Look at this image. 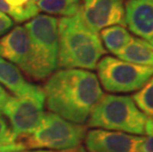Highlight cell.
<instances>
[{
	"instance_id": "6da1fadb",
	"label": "cell",
	"mask_w": 153,
	"mask_h": 152,
	"mask_svg": "<svg viewBox=\"0 0 153 152\" xmlns=\"http://www.w3.org/2000/svg\"><path fill=\"white\" fill-rule=\"evenodd\" d=\"M48 78L43 90L48 111L75 124L86 122L104 95L98 77L89 70L60 68Z\"/></svg>"
},
{
	"instance_id": "7a4b0ae2",
	"label": "cell",
	"mask_w": 153,
	"mask_h": 152,
	"mask_svg": "<svg viewBox=\"0 0 153 152\" xmlns=\"http://www.w3.org/2000/svg\"><path fill=\"white\" fill-rule=\"evenodd\" d=\"M57 67L96 69L107 53L100 35L88 27L78 13L58 19Z\"/></svg>"
},
{
	"instance_id": "3957f363",
	"label": "cell",
	"mask_w": 153,
	"mask_h": 152,
	"mask_svg": "<svg viewBox=\"0 0 153 152\" xmlns=\"http://www.w3.org/2000/svg\"><path fill=\"white\" fill-rule=\"evenodd\" d=\"M58 19L48 14H38L24 25L30 39L27 62L21 69L29 78L44 80L57 67Z\"/></svg>"
},
{
	"instance_id": "277c9868",
	"label": "cell",
	"mask_w": 153,
	"mask_h": 152,
	"mask_svg": "<svg viewBox=\"0 0 153 152\" xmlns=\"http://www.w3.org/2000/svg\"><path fill=\"white\" fill-rule=\"evenodd\" d=\"M147 116L137 108L129 96L103 95L93 107L87 125L90 128L120 131L131 134H145Z\"/></svg>"
},
{
	"instance_id": "5b68a950",
	"label": "cell",
	"mask_w": 153,
	"mask_h": 152,
	"mask_svg": "<svg viewBox=\"0 0 153 152\" xmlns=\"http://www.w3.org/2000/svg\"><path fill=\"white\" fill-rule=\"evenodd\" d=\"M87 128L53 113H45L39 127L32 134L18 140L23 147L40 150H66L79 146L85 138Z\"/></svg>"
},
{
	"instance_id": "8992f818",
	"label": "cell",
	"mask_w": 153,
	"mask_h": 152,
	"mask_svg": "<svg viewBox=\"0 0 153 152\" xmlns=\"http://www.w3.org/2000/svg\"><path fill=\"white\" fill-rule=\"evenodd\" d=\"M96 68L99 82L112 93L137 91L153 76V65H139L113 56L101 59Z\"/></svg>"
},
{
	"instance_id": "52a82bcc",
	"label": "cell",
	"mask_w": 153,
	"mask_h": 152,
	"mask_svg": "<svg viewBox=\"0 0 153 152\" xmlns=\"http://www.w3.org/2000/svg\"><path fill=\"white\" fill-rule=\"evenodd\" d=\"M45 99L38 97H9L2 109L8 118L12 132L20 140L32 134L44 118Z\"/></svg>"
},
{
	"instance_id": "ba28073f",
	"label": "cell",
	"mask_w": 153,
	"mask_h": 152,
	"mask_svg": "<svg viewBox=\"0 0 153 152\" xmlns=\"http://www.w3.org/2000/svg\"><path fill=\"white\" fill-rule=\"evenodd\" d=\"M77 13L97 33L111 26H126L123 0H81Z\"/></svg>"
},
{
	"instance_id": "9c48e42d",
	"label": "cell",
	"mask_w": 153,
	"mask_h": 152,
	"mask_svg": "<svg viewBox=\"0 0 153 152\" xmlns=\"http://www.w3.org/2000/svg\"><path fill=\"white\" fill-rule=\"evenodd\" d=\"M84 139L89 152H140L139 148L144 136L106 129H92L86 132Z\"/></svg>"
},
{
	"instance_id": "30bf717a",
	"label": "cell",
	"mask_w": 153,
	"mask_h": 152,
	"mask_svg": "<svg viewBox=\"0 0 153 152\" xmlns=\"http://www.w3.org/2000/svg\"><path fill=\"white\" fill-rule=\"evenodd\" d=\"M125 11L129 31L148 42L153 37V0H128Z\"/></svg>"
},
{
	"instance_id": "8fae6325",
	"label": "cell",
	"mask_w": 153,
	"mask_h": 152,
	"mask_svg": "<svg viewBox=\"0 0 153 152\" xmlns=\"http://www.w3.org/2000/svg\"><path fill=\"white\" fill-rule=\"evenodd\" d=\"M30 51V39L24 26H16L0 39V56L22 69Z\"/></svg>"
},
{
	"instance_id": "7c38bea8",
	"label": "cell",
	"mask_w": 153,
	"mask_h": 152,
	"mask_svg": "<svg viewBox=\"0 0 153 152\" xmlns=\"http://www.w3.org/2000/svg\"><path fill=\"white\" fill-rule=\"evenodd\" d=\"M0 84L15 97H38L45 99L43 88L28 82L21 69L10 61L0 57Z\"/></svg>"
},
{
	"instance_id": "4fadbf2b",
	"label": "cell",
	"mask_w": 153,
	"mask_h": 152,
	"mask_svg": "<svg viewBox=\"0 0 153 152\" xmlns=\"http://www.w3.org/2000/svg\"><path fill=\"white\" fill-rule=\"evenodd\" d=\"M115 56L118 59L139 65H153V47L149 42L131 37V41Z\"/></svg>"
},
{
	"instance_id": "5bb4252c",
	"label": "cell",
	"mask_w": 153,
	"mask_h": 152,
	"mask_svg": "<svg viewBox=\"0 0 153 152\" xmlns=\"http://www.w3.org/2000/svg\"><path fill=\"white\" fill-rule=\"evenodd\" d=\"M132 36L123 26H111L100 32V38L110 53L116 54L131 41Z\"/></svg>"
},
{
	"instance_id": "9a60e30c",
	"label": "cell",
	"mask_w": 153,
	"mask_h": 152,
	"mask_svg": "<svg viewBox=\"0 0 153 152\" xmlns=\"http://www.w3.org/2000/svg\"><path fill=\"white\" fill-rule=\"evenodd\" d=\"M81 0H37L40 11L48 15L70 17L75 15Z\"/></svg>"
},
{
	"instance_id": "2e32d148",
	"label": "cell",
	"mask_w": 153,
	"mask_h": 152,
	"mask_svg": "<svg viewBox=\"0 0 153 152\" xmlns=\"http://www.w3.org/2000/svg\"><path fill=\"white\" fill-rule=\"evenodd\" d=\"M131 98L143 114L153 119V76Z\"/></svg>"
},
{
	"instance_id": "e0dca14e",
	"label": "cell",
	"mask_w": 153,
	"mask_h": 152,
	"mask_svg": "<svg viewBox=\"0 0 153 152\" xmlns=\"http://www.w3.org/2000/svg\"><path fill=\"white\" fill-rule=\"evenodd\" d=\"M17 142L12 129L9 128L4 118L0 115V145H10Z\"/></svg>"
},
{
	"instance_id": "ac0fdd59",
	"label": "cell",
	"mask_w": 153,
	"mask_h": 152,
	"mask_svg": "<svg viewBox=\"0 0 153 152\" xmlns=\"http://www.w3.org/2000/svg\"><path fill=\"white\" fill-rule=\"evenodd\" d=\"M145 133L144 139L140 144V152H153V119H146L145 122Z\"/></svg>"
},
{
	"instance_id": "d6986e66",
	"label": "cell",
	"mask_w": 153,
	"mask_h": 152,
	"mask_svg": "<svg viewBox=\"0 0 153 152\" xmlns=\"http://www.w3.org/2000/svg\"><path fill=\"white\" fill-rule=\"evenodd\" d=\"M13 26H14V22L12 19L5 13L0 11V37L10 31Z\"/></svg>"
},
{
	"instance_id": "ffe728a7",
	"label": "cell",
	"mask_w": 153,
	"mask_h": 152,
	"mask_svg": "<svg viewBox=\"0 0 153 152\" xmlns=\"http://www.w3.org/2000/svg\"><path fill=\"white\" fill-rule=\"evenodd\" d=\"M9 94L6 92V90L3 88V86L0 84V114L2 113V109L4 107L6 101L8 100L9 98Z\"/></svg>"
},
{
	"instance_id": "44dd1931",
	"label": "cell",
	"mask_w": 153,
	"mask_h": 152,
	"mask_svg": "<svg viewBox=\"0 0 153 152\" xmlns=\"http://www.w3.org/2000/svg\"><path fill=\"white\" fill-rule=\"evenodd\" d=\"M50 152H53V151H50ZM54 152H89L86 151L82 146H77L74 148H70V149H66V150H60V151H54Z\"/></svg>"
},
{
	"instance_id": "7402d4cb",
	"label": "cell",
	"mask_w": 153,
	"mask_h": 152,
	"mask_svg": "<svg viewBox=\"0 0 153 152\" xmlns=\"http://www.w3.org/2000/svg\"><path fill=\"white\" fill-rule=\"evenodd\" d=\"M51 150H35V151H27V150H18V151H13V152H50Z\"/></svg>"
},
{
	"instance_id": "603a6c76",
	"label": "cell",
	"mask_w": 153,
	"mask_h": 152,
	"mask_svg": "<svg viewBox=\"0 0 153 152\" xmlns=\"http://www.w3.org/2000/svg\"><path fill=\"white\" fill-rule=\"evenodd\" d=\"M148 42H149V44H151V46L153 47V37H152V38L150 39V40H149V41H148Z\"/></svg>"
}]
</instances>
